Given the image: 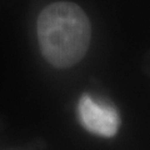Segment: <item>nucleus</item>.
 <instances>
[{
	"mask_svg": "<svg viewBox=\"0 0 150 150\" xmlns=\"http://www.w3.org/2000/svg\"><path fill=\"white\" fill-rule=\"evenodd\" d=\"M78 114L81 125L88 131L104 138H111L120 126L119 114L114 108L96 101L84 94L78 104Z\"/></svg>",
	"mask_w": 150,
	"mask_h": 150,
	"instance_id": "obj_2",
	"label": "nucleus"
},
{
	"mask_svg": "<svg viewBox=\"0 0 150 150\" xmlns=\"http://www.w3.org/2000/svg\"><path fill=\"white\" fill-rule=\"evenodd\" d=\"M38 38L46 62L56 68H70L86 54L91 39L90 21L74 3H54L40 13Z\"/></svg>",
	"mask_w": 150,
	"mask_h": 150,
	"instance_id": "obj_1",
	"label": "nucleus"
}]
</instances>
